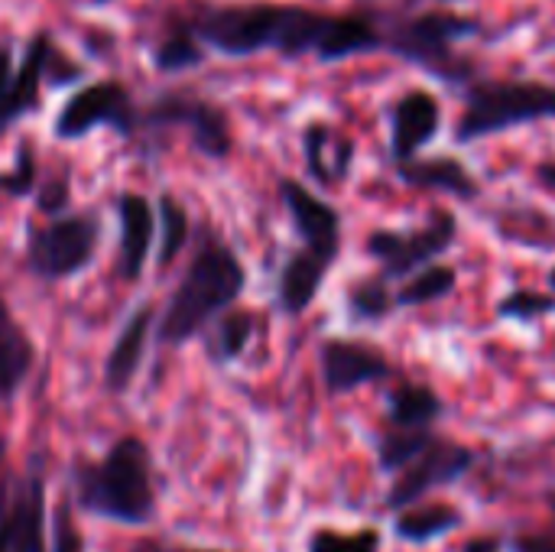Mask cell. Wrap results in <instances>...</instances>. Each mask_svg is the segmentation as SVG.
<instances>
[{
	"mask_svg": "<svg viewBox=\"0 0 555 552\" xmlns=\"http://www.w3.org/2000/svg\"><path fill=\"white\" fill-rule=\"evenodd\" d=\"M550 312H555L553 293L530 290V286H520V290H514L511 296H504L498 303V316L511 319V322H537V319H543Z\"/></svg>",
	"mask_w": 555,
	"mask_h": 552,
	"instance_id": "30",
	"label": "cell"
},
{
	"mask_svg": "<svg viewBox=\"0 0 555 552\" xmlns=\"http://www.w3.org/2000/svg\"><path fill=\"white\" fill-rule=\"evenodd\" d=\"M280 198L289 211V221L296 234L302 238V247H312L332 260L341 254V215L335 205H328L322 195H315L299 179H280Z\"/></svg>",
	"mask_w": 555,
	"mask_h": 552,
	"instance_id": "12",
	"label": "cell"
},
{
	"mask_svg": "<svg viewBox=\"0 0 555 552\" xmlns=\"http://www.w3.org/2000/svg\"><path fill=\"white\" fill-rule=\"evenodd\" d=\"M94 7H104V3H111V0H91Z\"/></svg>",
	"mask_w": 555,
	"mask_h": 552,
	"instance_id": "43",
	"label": "cell"
},
{
	"mask_svg": "<svg viewBox=\"0 0 555 552\" xmlns=\"http://www.w3.org/2000/svg\"><path fill=\"white\" fill-rule=\"evenodd\" d=\"M455 241H459L455 211L433 208L420 228H406V231L377 228V231H371L364 241V251L380 264V273L387 280H406L413 270L449 254L455 247Z\"/></svg>",
	"mask_w": 555,
	"mask_h": 552,
	"instance_id": "6",
	"label": "cell"
},
{
	"mask_svg": "<svg viewBox=\"0 0 555 552\" xmlns=\"http://www.w3.org/2000/svg\"><path fill=\"white\" fill-rule=\"evenodd\" d=\"M117 221H120L117 270L127 283H133L143 277V267L156 241V205L140 192H124L117 198Z\"/></svg>",
	"mask_w": 555,
	"mask_h": 552,
	"instance_id": "14",
	"label": "cell"
},
{
	"mask_svg": "<svg viewBox=\"0 0 555 552\" xmlns=\"http://www.w3.org/2000/svg\"><path fill=\"white\" fill-rule=\"evenodd\" d=\"M156 264L169 267L189 244V211L172 195L156 198Z\"/></svg>",
	"mask_w": 555,
	"mask_h": 552,
	"instance_id": "27",
	"label": "cell"
},
{
	"mask_svg": "<svg viewBox=\"0 0 555 552\" xmlns=\"http://www.w3.org/2000/svg\"><path fill=\"white\" fill-rule=\"evenodd\" d=\"M358 143L351 133L325 124V120H309L302 127V159L306 172L315 185L335 189L351 176Z\"/></svg>",
	"mask_w": 555,
	"mask_h": 552,
	"instance_id": "13",
	"label": "cell"
},
{
	"mask_svg": "<svg viewBox=\"0 0 555 552\" xmlns=\"http://www.w3.org/2000/svg\"><path fill=\"white\" fill-rule=\"evenodd\" d=\"M322 384L332 397L354 394L393 374L390 358L364 338H325L319 348Z\"/></svg>",
	"mask_w": 555,
	"mask_h": 552,
	"instance_id": "10",
	"label": "cell"
},
{
	"mask_svg": "<svg viewBox=\"0 0 555 552\" xmlns=\"http://www.w3.org/2000/svg\"><path fill=\"white\" fill-rule=\"evenodd\" d=\"M137 552H221V550H169V547H156V543H146V547H137Z\"/></svg>",
	"mask_w": 555,
	"mask_h": 552,
	"instance_id": "38",
	"label": "cell"
},
{
	"mask_svg": "<svg viewBox=\"0 0 555 552\" xmlns=\"http://www.w3.org/2000/svg\"><path fill=\"white\" fill-rule=\"evenodd\" d=\"M254 332H257V316L247 312V309H224L218 316V325H215V335L208 342V355L215 364H231L237 361L247 345L254 342Z\"/></svg>",
	"mask_w": 555,
	"mask_h": 552,
	"instance_id": "25",
	"label": "cell"
},
{
	"mask_svg": "<svg viewBox=\"0 0 555 552\" xmlns=\"http://www.w3.org/2000/svg\"><path fill=\"white\" fill-rule=\"evenodd\" d=\"M10 478L0 482V552H10Z\"/></svg>",
	"mask_w": 555,
	"mask_h": 552,
	"instance_id": "36",
	"label": "cell"
},
{
	"mask_svg": "<svg viewBox=\"0 0 555 552\" xmlns=\"http://www.w3.org/2000/svg\"><path fill=\"white\" fill-rule=\"evenodd\" d=\"M81 78V65L68 62L65 52L52 42L49 46V55H46V85H68V81H78Z\"/></svg>",
	"mask_w": 555,
	"mask_h": 552,
	"instance_id": "34",
	"label": "cell"
},
{
	"mask_svg": "<svg viewBox=\"0 0 555 552\" xmlns=\"http://www.w3.org/2000/svg\"><path fill=\"white\" fill-rule=\"evenodd\" d=\"M397 176L410 189L446 192V195H455L462 202H472L481 192V182L475 179V172L459 156H449V153L403 159V163H397Z\"/></svg>",
	"mask_w": 555,
	"mask_h": 552,
	"instance_id": "17",
	"label": "cell"
},
{
	"mask_svg": "<svg viewBox=\"0 0 555 552\" xmlns=\"http://www.w3.org/2000/svg\"><path fill=\"white\" fill-rule=\"evenodd\" d=\"M459 552H504V540L494 537V534H481V537H472L465 540Z\"/></svg>",
	"mask_w": 555,
	"mask_h": 552,
	"instance_id": "37",
	"label": "cell"
},
{
	"mask_svg": "<svg viewBox=\"0 0 555 552\" xmlns=\"http://www.w3.org/2000/svg\"><path fill=\"white\" fill-rule=\"evenodd\" d=\"M3 65H10V46L7 42H0V68Z\"/></svg>",
	"mask_w": 555,
	"mask_h": 552,
	"instance_id": "40",
	"label": "cell"
},
{
	"mask_svg": "<svg viewBox=\"0 0 555 552\" xmlns=\"http://www.w3.org/2000/svg\"><path fill=\"white\" fill-rule=\"evenodd\" d=\"M205 62V42L192 33V26L185 23V16L179 13L159 36L156 49H153V65L166 75L176 72H189L198 68Z\"/></svg>",
	"mask_w": 555,
	"mask_h": 552,
	"instance_id": "23",
	"label": "cell"
},
{
	"mask_svg": "<svg viewBox=\"0 0 555 552\" xmlns=\"http://www.w3.org/2000/svg\"><path fill=\"white\" fill-rule=\"evenodd\" d=\"M247 286V270L234 247H228L208 228L198 234V247L172 290L159 322L156 342L166 348H179L202 335L224 309H231Z\"/></svg>",
	"mask_w": 555,
	"mask_h": 552,
	"instance_id": "1",
	"label": "cell"
},
{
	"mask_svg": "<svg viewBox=\"0 0 555 552\" xmlns=\"http://www.w3.org/2000/svg\"><path fill=\"white\" fill-rule=\"evenodd\" d=\"M504 547H507V552H555V527L520 530Z\"/></svg>",
	"mask_w": 555,
	"mask_h": 552,
	"instance_id": "33",
	"label": "cell"
},
{
	"mask_svg": "<svg viewBox=\"0 0 555 552\" xmlns=\"http://www.w3.org/2000/svg\"><path fill=\"white\" fill-rule=\"evenodd\" d=\"M446 403L429 384L403 381L387 394V426L400 429H436Z\"/></svg>",
	"mask_w": 555,
	"mask_h": 552,
	"instance_id": "21",
	"label": "cell"
},
{
	"mask_svg": "<svg viewBox=\"0 0 555 552\" xmlns=\"http://www.w3.org/2000/svg\"><path fill=\"white\" fill-rule=\"evenodd\" d=\"M0 455H3V439H0Z\"/></svg>",
	"mask_w": 555,
	"mask_h": 552,
	"instance_id": "44",
	"label": "cell"
},
{
	"mask_svg": "<svg viewBox=\"0 0 555 552\" xmlns=\"http://www.w3.org/2000/svg\"><path fill=\"white\" fill-rule=\"evenodd\" d=\"M10 552H49L46 530V478L29 468L23 478L10 482Z\"/></svg>",
	"mask_w": 555,
	"mask_h": 552,
	"instance_id": "15",
	"label": "cell"
},
{
	"mask_svg": "<svg viewBox=\"0 0 555 552\" xmlns=\"http://www.w3.org/2000/svg\"><path fill=\"white\" fill-rule=\"evenodd\" d=\"M153 309L150 306H140L120 329L117 342L111 345L107 358H104V368H101V384L107 394L120 397L133 387L137 374H140V364L146 358V345H150V335H153Z\"/></svg>",
	"mask_w": 555,
	"mask_h": 552,
	"instance_id": "16",
	"label": "cell"
},
{
	"mask_svg": "<svg viewBox=\"0 0 555 552\" xmlns=\"http://www.w3.org/2000/svg\"><path fill=\"white\" fill-rule=\"evenodd\" d=\"M332 264H335L332 257H325L312 247L293 251L276 280V306L286 316H302L319 299V290H322L325 277L332 273Z\"/></svg>",
	"mask_w": 555,
	"mask_h": 552,
	"instance_id": "18",
	"label": "cell"
},
{
	"mask_svg": "<svg viewBox=\"0 0 555 552\" xmlns=\"http://www.w3.org/2000/svg\"><path fill=\"white\" fill-rule=\"evenodd\" d=\"M546 501H550V511H553V514H555V488H553V491H550V498H546Z\"/></svg>",
	"mask_w": 555,
	"mask_h": 552,
	"instance_id": "41",
	"label": "cell"
},
{
	"mask_svg": "<svg viewBox=\"0 0 555 552\" xmlns=\"http://www.w3.org/2000/svg\"><path fill=\"white\" fill-rule=\"evenodd\" d=\"M163 127H185L192 146L208 159H224L234 150V133L228 114L205 98L195 94H159L146 107H140V130H163Z\"/></svg>",
	"mask_w": 555,
	"mask_h": 552,
	"instance_id": "8",
	"label": "cell"
},
{
	"mask_svg": "<svg viewBox=\"0 0 555 552\" xmlns=\"http://www.w3.org/2000/svg\"><path fill=\"white\" fill-rule=\"evenodd\" d=\"M94 127H114L127 140L140 133V107L124 81L101 78L78 88L55 114L52 133L59 140H81Z\"/></svg>",
	"mask_w": 555,
	"mask_h": 552,
	"instance_id": "7",
	"label": "cell"
},
{
	"mask_svg": "<svg viewBox=\"0 0 555 552\" xmlns=\"http://www.w3.org/2000/svg\"><path fill=\"white\" fill-rule=\"evenodd\" d=\"M72 501L91 517L124 527H146L156 517V478L150 446L140 436H120L104 452V459H75Z\"/></svg>",
	"mask_w": 555,
	"mask_h": 552,
	"instance_id": "2",
	"label": "cell"
},
{
	"mask_svg": "<svg viewBox=\"0 0 555 552\" xmlns=\"http://www.w3.org/2000/svg\"><path fill=\"white\" fill-rule=\"evenodd\" d=\"M98 238H101V218L94 211L52 218L42 228H29L23 267L46 283L68 280L91 267Z\"/></svg>",
	"mask_w": 555,
	"mask_h": 552,
	"instance_id": "5",
	"label": "cell"
},
{
	"mask_svg": "<svg viewBox=\"0 0 555 552\" xmlns=\"http://www.w3.org/2000/svg\"><path fill=\"white\" fill-rule=\"evenodd\" d=\"M475 462H478L475 449L436 433V439L410 465H403L393 475V485L387 491V508L403 511V508H410L416 501H426L436 488L462 482L475 468Z\"/></svg>",
	"mask_w": 555,
	"mask_h": 552,
	"instance_id": "9",
	"label": "cell"
},
{
	"mask_svg": "<svg viewBox=\"0 0 555 552\" xmlns=\"http://www.w3.org/2000/svg\"><path fill=\"white\" fill-rule=\"evenodd\" d=\"M481 33V23L459 13V10H423L416 16H406L384 36V49H390L397 59L413 62L426 72H436L446 81H472L475 68L468 59L459 55V42Z\"/></svg>",
	"mask_w": 555,
	"mask_h": 552,
	"instance_id": "4",
	"label": "cell"
},
{
	"mask_svg": "<svg viewBox=\"0 0 555 552\" xmlns=\"http://www.w3.org/2000/svg\"><path fill=\"white\" fill-rule=\"evenodd\" d=\"M36 189V156L29 143H20L16 150V163L10 172H0V192L10 198H23Z\"/></svg>",
	"mask_w": 555,
	"mask_h": 552,
	"instance_id": "32",
	"label": "cell"
},
{
	"mask_svg": "<svg viewBox=\"0 0 555 552\" xmlns=\"http://www.w3.org/2000/svg\"><path fill=\"white\" fill-rule=\"evenodd\" d=\"M442 130V101L429 88L403 91L390 107V156L393 166L420 156Z\"/></svg>",
	"mask_w": 555,
	"mask_h": 552,
	"instance_id": "11",
	"label": "cell"
},
{
	"mask_svg": "<svg viewBox=\"0 0 555 552\" xmlns=\"http://www.w3.org/2000/svg\"><path fill=\"white\" fill-rule=\"evenodd\" d=\"M540 179H546L550 189H555V163H543V166H540Z\"/></svg>",
	"mask_w": 555,
	"mask_h": 552,
	"instance_id": "39",
	"label": "cell"
},
{
	"mask_svg": "<svg viewBox=\"0 0 555 552\" xmlns=\"http://www.w3.org/2000/svg\"><path fill=\"white\" fill-rule=\"evenodd\" d=\"M459 286V273L455 267H446V264H426L420 270H413L406 277V283L397 290V306H406V309H416V306H429V303H439L446 296H452Z\"/></svg>",
	"mask_w": 555,
	"mask_h": 552,
	"instance_id": "24",
	"label": "cell"
},
{
	"mask_svg": "<svg viewBox=\"0 0 555 552\" xmlns=\"http://www.w3.org/2000/svg\"><path fill=\"white\" fill-rule=\"evenodd\" d=\"M550 290H553V296H555V267L550 270Z\"/></svg>",
	"mask_w": 555,
	"mask_h": 552,
	"instance_id": "42",
	"label": "cell"
},
{
	"mask_svg": "<svg viewBox=\"0 0 555 552\" xmlns=\"http://www.w3.org/2000/svg\"><path fill=\"white\" fill-rule=\"evenodd\" d=\"M345 306L354 322H384L397 309V293L390 290V280L384 273H374L348 286Z\"/></svg>",
	"mask_w": 555,
	"mask_h": 552,
	"instance_id": "26",
	"label": "cell"
},
{
	"mask_svg": "<svg viewBox=\"0 0 555 552\" xmlns=\"http://www.w3.org/2000/svg\"><path fill=\"white\" fill-rule=\"evenodd\" d=\"M465 521V514L455 508V504H446V501H416L403 511H397V521H393V534L397 540L403 543H413V547H423V543H433L452 530H459Z\"/></svg>",
	"mask_w": 555,
	"mask_h": 552,
	"instance_id": "22",
	"label": "cell"
},
{
	"mask_svg": "<svg viewBox=\"0 0 555 552\" xmlns=\"http://www.w3.org/2000/svg\"><path fill=\"white\" fill-rule=\"evenodd\" d=\"M49 537H52L49 552H85V537H81V527L75 521L72 501H59V508L52 511Z\"/></svg>",
	"mask_w": 555,
	"mask_h": 552,
	"instance_id": "31",
	"label": "cell"
},
{
	"mask_svg": "<svg viewBox=\"0 0 555 552\" xmlns=\"http://www.w3.org/2000/svg\"><path fill=\"white\" fill-rule=\"evenodd\" d=\"M65 202H68V185H65V182H49V185L42 189V195H39V208H42L46 215L62 211Z\"/></svg>",
	"mask_w": 555,
	"mask_h": 552,
	"instance_id": "35",
	"label": "cell"
},
{
	"mask_svg": "<svg viewBox=\"0 0 555 552\" xmlns=\"http://www.w3.org/2000/svg\"><path fill=\"white\" fill-rule=\"evenodd\" d=\"M36 348L29 332L16 322L7 299L0 296V403H10L26 377L33 374Z\"/></svg>",
	"mask_w": 555,
	"mask_h": 552,
	"instance_id": "19",
	"label": "cell"
},
{
	"mask_svg": "<svg viewBox=\"0 0 555 552\" xmlns=\"http://www.w3.org/2000/svg\"><path fill=\"white\" fill-rule=\"evenodd\" d=\"M380 46H384V33L371 16H364V13H328L315 59L319 62H341V59H351L361 52H374Z\"/></svg>",
	"mask_w": 555,
	"mask_h": 552,
	"instance_id": "20",
	"label": "cell"
},
{
	"mask_svg": "<svg viewBox=\"0 0 555 552\" xmlns=\"http://www.w3.org/2000/svg\"><path fill=\"white\" fill-rule=\"evenodd\" d=\"M555 88L527 78H472L465 88V111L455 127L459 143H475L501 130L553 120Z\"/></svg>",
	"mask_w": 555,
	"mask_h": 552,
	"instance_id": "3",
	"label": "cell"
},
{
	"mask_svg": "<svg viewBox=\"0 0 555 552\" xmlns=\"http://www.w3.org/2000/svg\"><path fill=\"white\" fill-rule=\"evenodd\" d=\"M309 552H380V530L377 527H361V530L319 527L309 537Z\"/></svg>",
	"mask_w": 555,
	"mask_h": 552,
	"instance_id": "29",
	"label": "cell"
},
{
	"mask_svg": "<svg viewBox=\"0 0 555 552\" xmlns=\"http://www.w3.org/2000/svg\"><path fill=\"white\" fill-rule=\"evenodd\" d=\"M436 439V429H400V426H384L377 436V465L387 475H397L403 465H410L429 442Z\"/></svg>",
	"mask_w": 555,
	"mask_h": 552,
	"instance_id": "28",
	"label": "cell"
}]
</instances>
